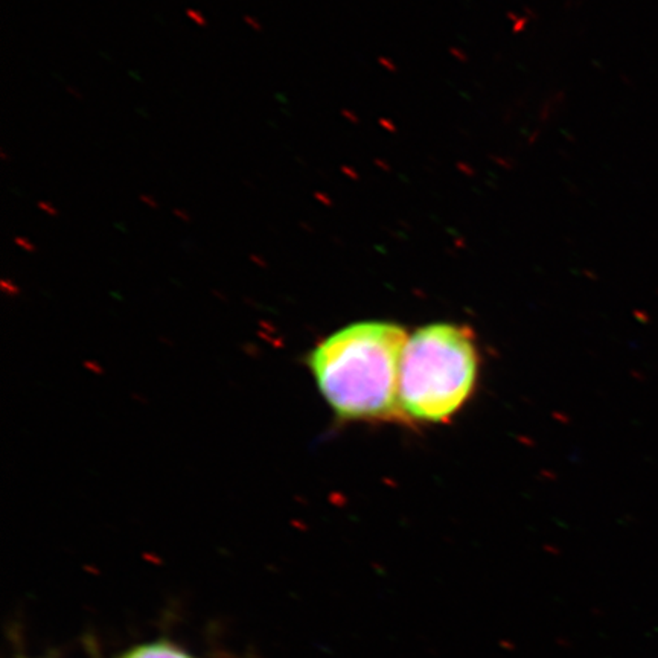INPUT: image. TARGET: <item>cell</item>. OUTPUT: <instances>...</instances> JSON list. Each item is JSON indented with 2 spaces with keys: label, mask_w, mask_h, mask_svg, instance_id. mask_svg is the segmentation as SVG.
I'll list each match as a JSON object with an SVG mask.
<instances>
[{
  "label": "cell",
  "mask_w": 658,
  "mask_h": 658,
  "mask_svg": "<svg viewBox=\"0 0 658 658\" xmlns=\"http://www.w3.org/2000/svg\"><path fill=\"white\" fill-rule=\"evenodd\" d=\"M0 157H2V160H8V157H6V154H5V151H4V149L0 151Z\"/></svg>",
  "instance_id": "7402d4cb"
},
{
  "label": "cell",
  "mask_w": 658,
  "mask_h": 658,
  "mask_svg": "<svg viewBox=\"0 0 658 658\" xmlns=\"http://www.w3.org/2000/svg\"><path fill=\"white\" fill-rule=\"evenodd\" d=\"M478 352L469 328L438 322L408 335L399 375L404 419L439 424L451 419L474 392Z\"/></svg>",
  "instance_id": "7a4b0ae2"
},
{
  "label": "cell",
  "mask_w": 658,
  "mask_h": 658,
  "mask_svg": "<svg viewBox=\"0 0 658 658\" xmlns=\"http://www.w3.org/2000/svg\"><path fill=\"white\" fill-rule=\"evenodd\" d=\"M378 123H380V126H381L382 128L387 130L389 133H392V135H396V133H398V128H396V126H395V123H394L392 121H390V119H386V118H380V119H378Z\"/></svg>",
  "instance_id": "52a82bcc"
},
{
  "label": "cell",
  "mask_w": 658,
  "mask_h": 658,
  "mask_svg": "<svg viewBox=\"0 0 658 658\" xmlns=\"http://www.w3.org/2000/svg\"><path fill=\"white\" fill-rule=\"evenodd\" d=\"M491 159H492V162L499 163L500 166H503V168H504V170H512V168H513V162H512V159L506 160L504 157H497V156H491Z\"/></svg>",
  "instance_id": "30bf717a"
},
{
  "label": "cell",
  "mask_w": 658,
  "mask_h": 658,
  "mask_svg": "<svg viewBox=\"0 0 658 658\" xmlns=\"http://www.w3.org/2000/svg\"><path fill=\"white\" fill-rule=\"evenodd\" d=\"M528 22H529L528 17H520V20H518V22H515L513 28H512L513 34H520L521 31L526 29V25H528Z\"/></svg>",
  "instance_id": "7c38bea8"
},
{
  "label": "cell",
  "mask_w": 658,
  "mask_h": 658,
  "mask_svg": "<svg viewBox=\"0 0 658 658\" xmlns=\"http://www.w3.org/2000/svg\"><path fill=\"white\" fill-rule=\"evenodd\" d=\"M340 171H342L346 177H349L351 180H355V182L360 180V174L357 173V170H354V168H351V166H348V165H343V166L340 168Z\"/></svg>",
  "instance_id": "ba28073f"
},
{
  "label": "cell",
  "mask_w": 658,
  "mask_h": 658,
  "mask_svg": "<svg viewBox=\"0 0 658 658\" xmlns=\"http://www.w3.org/2000/svg\"><path fill=\"white\" fill-rule=\"evenodd\" d=\"M139 199H140V201H142V203L148 204L149 208H153V209H156V208H157V203H156L153 199H151V197H148V195H140Z\"/></svg>",
  "instance_id": "e0dca14e"
},
{
  "label": "cell",
  "mask_w": 658,
  "mask_h": 658,
  "mask_svg": "<svg viewBox=\"0 0 658 658\" xmlns=\"http://www.w3.org/2000/svg\"><path fill=\"white\" fill-rule=\"evenodd\" d=\"M456 168H457V170H459L462 174L466 175V177H476V175H477V171L474 170V168L471 166L469 163H466V162H462V160H460V162L456 163Z\"/></svg>",
  "instance_id": "5b68a950"
},
{
  "label": "cell",
  "mask_w": 658,
  "mask_h": 658,
  "mask_svg": "<svg viewBox=\"0 0 658 658\" xmlns=\"http://www.w3.org/2000/svg\"><path fill=\"white\" fill-rule=\"evenodd\" d=\"M244 22H246L248 26H250V28H252L253 31H256V32H261V31H262L261 22L257 20V19H255V17H252V15H244Z\"/></svg>",
  "instance_id": "9c48e42d"
},
{
  "label": "cell",
  "mask_w": 658,
  "mask_h": 658,
  "mask_svg": "<svg viewBox=\"0 0 658 658\" xmlns=\"http://www.w3.org/2000/svg\"><path fill=\"white\" fill-rule=\"evenodd\" d=\"M122 658H191L171 645L165 643H156V645H147L140 646L137 649H133L127 655Z\"/></svg>",
  "instance_id": "3957f363"
},
{
  "label": "cell",
  "mask_w": 658,
  "mask_h": 658,
  "mask_svg": "<svg viewBox=\"0 0 658 658\" xmlns=\"http://www.w3.org/2000/svg\"><path fill=\"white\" fill-rule=\"evenodd\" d=\"M37 208H39L40 210H43V212L49 213V215H57V209L53 208L52 204L48 203V201H39V203H37Z\"/></svg>",
  "instance_id": "8fae6325"
},
{
  "label": "cell",
  "mask_w": 658,
  "mask_h": 658,
  "mask_svg": "<svg viewBox=\"0 0 658 658\" xmlns=\"http://www.w3.org/2000/svg\"><path fill=\"white\" fill-rule=\"evenodd\" d=\"M342 114L346 118V119H349L352 123H358L360 122V118L357 116V114H355L352 110H348V109H343L342 110Z\"/></svg>",
  "instance_id": "9a60e30c"
},
{
  "label": "cell",
  "mask_w": 658,
  "mask_h": 658,
  "mask_svg": "<svg viewBox=\"0 0 658 658\" xmlns=\"http://www.w3.org/2000/svg\"><path fill=\"white\" fill-rule=\"evenodd\" d=\"M314 199L318 200L320 203H323L325 206H329V208H331L334 204L331 197H329V195H326V194H323V192H314Z\"/></svg>",
  "instance_id": "5bb4252c"
},
{
  "label": "cell",
  "mask_w": 658,
  "mask_h": 658,
  "mask_svg": "<svg viewBox=\"0 0 658 658\" xmlns=\"http://www.w3.org/2000/svg\"><path fill=\"white\" fill-rule=\"evenodd\" d=\"M373 163H375L377 166H380L381 170L384 171V173H390V171H392V166H390L389 163H386L384 160H381V159H373Z\"/></svg>",
  "instance_id": "2e32d148"
},
{
  "label": "cell",
  "mask_w": 658,
  "mask_h": 658,
  "mask_svg": "<svg viewBox=\"0 0 658 658\" xmlns=\"http://www.w3.org/2000/svg\"><path fill=\"white\" fill-rule=\"evenodd\" d=\"M174 213H175V215L179 217V218H182V220H184V221H189V215H188V213H186L184 210H182V209H175V210H174Z\"/></svg>",
  "instance_id": "ac0fdd59"
},
{
  "label": "cell",
  "mask_w": 658,
  "mask_h": 658,
  "mask_svg": "<svg viewBox=\"0 0 658 658\" xmlns=\"http://www.w3.org/2000/svg\"><path fill=\"white\" fill-rule=\"evenodd\" d=\"M408 334L386 320L337 329L307 355L320 395L340 421L404 419L399 375Z\"/></svg>",
  "instance_id": "6da1fadb"
},
{
  "label": "cell",
  "mask_w": 658,
  "mask_h": 658,
  "mask_svg": "<svg viewBox=\"0 0 658 658\" xmlns=\"http://www.w3.org/2000/svg\"><path fill=\"white\" fill-rule=\"evenodd\" d=\"M524 11H526V17H528V19H538L537 13L533 11V10H530V8H524Z\"/></svg>",
  "instance_id": "ffe728a7"
},
{
  "label": "cell",
  "mask_w": 658,
  "mask_h": 658,
  "mask_svg": "<svg viewBox=\"0 0 658 658\" xmlns=\"http://www.w3.org/2000/svg\"><path fill=\"white\" fill-rule=\"evenodd\" d=\"M67 92H69L70 95H72V96H75V98H76V100H81V98H83V95H81V93H79V92L76 90V88H74L72 86H69V87H67Z\"/></svg>",
  "instance_id": "d6986e66"
},
{
  "label": "cell",
  "mask_w": 658,
  "mask_h": 658,
  "mask_svg": "<svg viewBox=\"0 0 658 658\" xmlns=\"http://www.w3.org/2000/svg\"><path fill=\"white\" fill-rule=\"evenodd\" d=\"M186 15L189 17V19L195 23V25H199V26H206V19H204L203 14L200 11H195V10H186Z\"/></svg>",
  "instance_id": "277c9868"
},
{
  "label": "cell",
  "mask_w": 658,
  "mask_h": 658,
  "mask_svg": "<svg viewBox=\"0 0 658 658\" xmlns=\"http://www.w3.org/2000/svg\"><path fill=\"white\" fill-rule=\"evenodd\" d=\"M508 19H509V20H513V22H518V20H520V15H517L515 13H508Z\"/></svg>",
  "instance_id": "44dd1931"
},
{
  "label": "cell",
  "mask_w": 658,
  "mask_h": 658,
  "mask_svg": "<svg viewBox=\"0 0 658 658\" xmlns=\"http://www.w3.org/2000/svg\"><path fill=\"white\" fill-rule=\"evenodd\" d=\"M378 63H380L382 67H384L386 70H389V72H392V74H396V72H398V66H396L390 58L380 57V58H378Z\"/></svg>",
  "instance_id": "8992f818"
},
{
  "label": "cell",
  "mask_w": 658,
  "mask_h": 658,
  "mask_svg": "<svg viewBox=\"0 0 658 658\" xmlns=\"http://www.w3.org/2000/svg\"><path fill=\"white\" fill-rule=\"evenodd\" d=\"M450 53L452 57H456L459 61H462V63H466L468 61V55L466 53L462 51V49H457V48H450Z\"/></svg>",
  "instance_id": "4fadbf2b"
}]
</instances>
